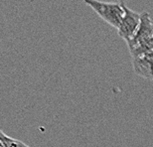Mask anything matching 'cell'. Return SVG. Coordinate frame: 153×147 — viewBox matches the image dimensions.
Instances as JSON below:
<instances>
[{"instance_id": "6da1fadb", "label": "cell", "mask_w": 153, "mask_h": 147, "mask_svg": "<svg viewBox=\"0 0 153 147\" xmlns=\"http://www.w3.org/2000/svg\"><path fill=\"white\" fill-rule=\"evenodd\" d=\"M126 44L132 59L153 52V22L147 11L141 13V20L136 35Z\"/></svg>"}, {"instance_id": "7a4b0ae2", "label": "cell", "mask_w": 153, "mask_h": 147, "mask_svg": "<svg viewBox=\"0 0 153 147\" xmlns=\"http://www.w3.org/2000/svg\"><path fill=\"white\" fill-rule=\"evenodd\" d=\"M84 2L90 6L103 21L118 29L124 15L122 1L103 2L100 0H84Z\"/></svg>"}, {"instance_id": "3957f363", "label": "cell", "mask_w": 153, "mask_h": 147, "mask_svg": "<svg viewBox=\"0 0 153 147\" xmlns=\"http://www.w3.org/2000/svg\"><path fill=\"white\" fill-rule=\"evenodd\" d=\"M122 6H123L124 15L117 29V33L125 42L128 43L136 35L141 20V13H137L131 10L124 4L123 1H122Z\"/></svg>"}, {"instance_id": "277c9868", "label": "cell", "mask_w": 153, "mask_h": 147, "mask_svg": "<svg viewBox=\"0 0 153 147\" xmlns=\"http://www.w3.org/2000/svg\"><path fill=\"white\" fill-rule=\"evenodd\" d=\"M132 66L137 76L153 81V52L132 59Z\"/></svg>"}, {"instance_id": "5b68a950", "label": "cell", "mask_w": 153, "mask_h": 147, "mask_svg": "<svg viewBox=\"0 0 153 147\" xmlns=\"http://www.w3.org/2000/svg\"><path fill=\"white\" fill-rule=\"evenodd\" d=\"M7 138H8V136L6 135L2 130H0V147H4Z\"/></svg>"}]
</instances>
